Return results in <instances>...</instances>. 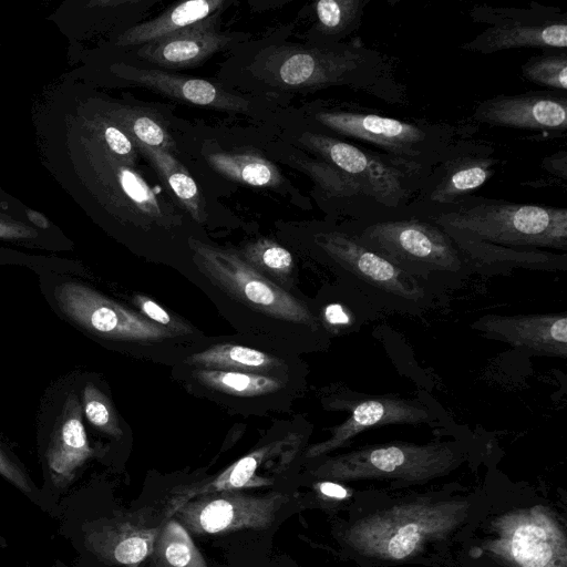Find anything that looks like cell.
Listing matches in <instances>:
<instances>
[{"mask_svg":"<svg viewBox=\"0 0 567 567\" xmlns=\"http://www.w3.org/2000/svg\"><path fill=\"white\" fill-rule=\"evenodd\" d=\"M272 83L292 89L344 85L386 104L405 105L406 87L398 80L389 56L362 43L280 49L268 58Z\"/></svg>","mask_w":567,"mask_h":567,"instance_id":"1","label":"cell"},{"mask_svg":"<svg viewBox=\"0 0 567 567\" xmlns=\"http://www.w3.org/2000/svg\"><path fill=\"white\" fill-rule=\"evenodd\" d=\"M425 219L446 234L515 249L567 251V209L468 197Z\"/></svg>","mask_w":567,"mask_h":567,"instance_id":"2","label":"cell"},{"mask_svg":"<svg viewBox=\"0 0 567 567\" xmlns=\"http://www.w3.org/2000/svg\"><path fill=\"white\" fill-rule=\"evenodd\" d=\"M422 282L434 295L462 285L470 268L452 238L436 224L421 217L354 221L344 229Z\"/></svg>","mask_w":567,"mask_h":567,"instance_id":"3","label":"cell"},{"mask_svg":"<svg viewBox=\"0 0 567 567\" xmlns=\"http://www.w3.org/2000/svg\"><path fill=\"white\" fill-rule=\"evenodd\" d=\"M468 508L464 501L395 505L355 522L346 530L344 542L368 557L403 560L426 543L447 536L463 523Z\"/></svg>","mask_w":567,"mask_h":567,"instance_id":"4","label":"cell"},{"mask_svg":"<svg viewBox=\"0 0 567 567\" xmlns=\"http://www.w3.org/2000/svg\"><path fill=\"white\" fill-rule=\"evenodd\" d=\"M315 244L359 299L377 310L417 316L432 305L430 289L347 230L320 231Z\"/></svg>","mask_w":567,"mask_h":567,"instance_id":"5","label":"cell"},{"mask_svg":"<svg viewBox=\"0 0 567 567\" xmlns=\"http://www.w3.org/2000/svg\"><path fill=\"white\" fill-rule=\"evenodd\" d=\"M313 120L332 133L373 146V151L425 174L440 163L462 130L447 123L405 121L364 110L321 109Z\"/></svg>","mask_w":567,"mask_h":567,"instance_id":"6","label":"cell"},{"mask_svg":"<svg viewBox=\"0 0 567 567\" xmlns=\"http://www.w3.org/2000/svg\"><path fill=\"white\" fill-rule=\"evenodd\" d=\"M300 142L320 159L355 179L386 219L410 217V206L429 174L393 157L322 133L305 132Z\"/></svg>","mask_w":567,"mask_h":567,"instance_id":"7","label":"cell"},{"mask_svg":"<svg viewBox=\"0 0 567 567\" xmlns=\"http://www.w3.org/2000/svg\"><path fill=\"white\" fill-rule=\"evenodd\" d=\"M461 462L462 454L452 443L392 442L327 458L311 475L330 481L382 478L416 483L445 475Z\"/></svg>","mask_w":567,"mask_h":567,"instance_id":"8","label":"cell"},{"mask_svg":"<svg viewBox=\"0 0 567 567\" xmlns=\"http://www.w3.org/2000/svg\"><path fill=\"white\" fill-rule=\"evenodd\" d=\"M188 241L200 270L229 295L274 318L319 329L318 318L303 302L262 276L237 252L195 238Z\"/></svg>","mask_w":567,"mask_h":567,"instance_id":"9","label":"cell"},{"mask_svg":"<svg viewBox=\"0 0 567 567\" xmlns=\"http://www.w3.org/2000/svg\"><path fill=\"white\" fill-rule=\"evenodd\" d=\"M474 22L487 27L462 50L492 54L517 48L567 51V13L560 8L530 2L528 8L474 6Z\"/></svg>","mask_w":567,"mask_h":567,"instance_id":"10","label":"cell"},{"mask_svg":"<svg viewBox=\"0 0 567 567\" xmlns=\"http://www.w3.org/2000/svg\"><path fill=\"white\" fill-rule=\"evenodd\" d=\"M485 141L460 137L424 179L410 206V216L425 218L471 197L497 172L499 159Z\"/></svg>","mask_w":567,"mask_h":567,"instance_id":"11","label":"cell"},{"mask_svg":"<svg viewBox=\"0 0 567 567\" xmlns=\"http://www.w3.org/2000/svg\"><path fill=\"white\" fill-rule=\"evenodd\" d=\"M289 501L290 495L282 492L248 494L241 491H220L189 499L174 516L194 535L262 530L274 524Z\"/></svg>","mask_w":567,"mask_h":567,"instance_id":"12","label":"cell"},{"mask_svg":"<svg viewBox=\"0 0 567 567\" xmlns=\"http://www.w3.org/2000/svg\"><path fill=\"white\" fill-rule=\"evenodd\" d=\"M493 526L487 548L513 567H567L565 533L546 508L507 513Z\"/></svg>","mask_w":567,"mask_h":567,"instance_id":"13","label":"cell"},{"mask_svg":"<svg viewBox=\"0 0 567 567\" xmlns=\"http://www.w3.org/2000/svg\"><path fill=\"white\" fill-rule=\"evenodd\" d=\"M54 293L61 310L94 333L143 342L161 341L175 334L83 284L65 281L56 287Z\"/></svg>","mask_w":567,"mask_h":567,"instance_id":"14","label":"cell"},{"mask_svg":"<svg viewBox=\"0 0 567 567\" xmlns=\"http://www.w3.org/2000/svg\"><path fill=\"white\" fill-rule=\"evenodd\" d=\"M299 444L298 436H286L248 453L214 476L174 487L164 508V520L172 518L181 506L196 496L274 485L277 476L293 461Z\"/></svg>","mask_w":567,"mask_h":567,"instance_id":"15","label":"cell"},{"mask_svg":"<svg viewBox=\"0 0 567 567\" xmlns=\"http://www.w3.org/2000/svg\"><path fill=\"white\" fill-rule=\"evenodd\" d=\"M331 409L349 413L348 419L330 430L331 436L311 445L306 457L313 458L347 444L363 431L390 424L431 423V410L417 400L395 394H365L344 390L330 403Z\"/></svg>","mask_w":567,"mask_h":567,"instance_id":"16","label":"cell"},{"mask_svg":"<svg viewBox=\"0 0 567 567\" xmlns=\"http://www.w3.org/2000/svg\"><path fill=\"white\" fill-rule=\"evenodd\" d=\"M162 525L158 514L151 506L116 512L92 522L85 528L84 546L107 565L138 567L152 555Z\"/></svg>","mask_w":567,"mask_h":567,"instance_id":"17","label":"cell"},{"mask_svg":"<svg viewBox=\"0 0 567 567\" xmlns=\"http://www.w3.org/2000/svg\"><path fill=\"white\" fill-rule=\"evenodd\" d=\"M472 117L488 126L564 134L567 131V92L547 90L496 95L480 102Z\"/></svg>","mask_w":567,"mask_h":567,"instance_id":"18","label":"cell"},{"mask_svg":"<svg viewBox=\"0 0 567 567\" xmlns=\"http://www.w3.org/2000/svg\"><path fill=\"white\" fill-rule=\"evenodd\" d=\"M471 328L536 355L567 358V315H485Z\"/></svg>","mask_w":567,"mask_h":567,"instance_id":"19","label":"cell"},{"mask_svg":"<svg viewBox=\"0 0 567 567\" xmlns=\"http://www.w3.org/2000/svg\"><path fill=\"white\" fill-rule=\"evenodd\" d=\"M102 182L110 186L114 199L142 223L174 226L181 216L175 206L155 192L131 166L102 148Z\"/></svg>","mask_w":567,"mask_h":567,"instance_id":"20","label":"cell"},{"mask_svg":"<svg viewBox=\"0 0 567 567\" xmlns=\"http://www.w3.org/2000/svg\"><path fill=\"white\" fill-rule=\"evenodd\" d=\"M112 69L124 80L186 103L233 112H245L249 109L247 100L204 79L176 75L155 69H141L123 63L115 64Z\"/></svg>","mask_w":567,"mask_h":567,"instance_id":"21","label":"cell"},{"mask_svg":"<svg viewBox=\"0 0 567 567\" xmlns=\"http://www.w3.org/2000/svg\"><path fill=\"white\" fill-rule=\"evenodd\" d=\"M93 455L82 422L78 396L70 393L58 416L47 450V462L55 487L66 486L76 471Z\"/></svg>","mask_w":567,"mask_h":567,"instance_id":"22","label":"cell"},{"mask_svg":"<svg viewBox=\"0 0 567 567\" xmlns=\"http://www.w3.org/2000/svg\"><path fill=\"white\" fill-rule=\"evenodd\" d=\"M449 236L465 258L471 274L506 275L518 268L545 271L567 269L566 252L506 248L455 235Z\"/></svg>","mask_w":567,"mask_h":567,"instance_id":"23","label":"cell"},{"mask_svg":"<svg viewBox=\"0 0 567 567\" xmlns=\"http://www.w3.org/2000/svg\"><path fill=\"white\" fill-rule=\"evenodd\" d=\"M218 13L199 25L142 45L143 60L165 68L197 64L226 47L229 38L214 30Z\"/></svg>","mask_w":567,"mask_h":567,"instance_id":"24","label":"cell"},{"mask_svg":"<svg viewBox=\"0 0 567 567\" xmlns=\"http://www.w3.org/2000/svg\"><path fill=\"white\" fill-rule=\"evenodd\" d=\"M223 0H192L178 3L153 20L136 24L118 35L121 47L146 44L195 28L217 14Z\"/></svg>","mask_w":567,"mask_h":567,"instance_id":"25","label":"cell"},{"mask_svg":"<svg viewBox=\"0 0 567 567\" xmlns=\"http://www.w3.org/2000/svg\"><path fill=\"white\" fill-rule=\"evenodd\" d=\"M164 179L181 206L198 223L206 220L205 200L188 171L169 153L134 142Z\"/></svg>","mask_w":567,"mask_h":567,"instance_id":"26","label":"cell"},{"mask_svg":"<svg viewBox=\"0 0 567 567\" xmlns=\"http://www.w3.org/2000/svg\"><path fill=\"white\" fill-rule=\"evenodd\" d=\"M186 362L197 369H216L250 373L279 371L284 362L257 349L231 343H217L192 354Z\"/></svg>","mask_w":567,"mask_h":567,"instance_id":"27","label":"cell"},{"mask_svg":"<svg viewBox=\"0 0 567 567\" xmlns=\"http://www.w3.org/2000/svg\"><path fill=\"white\" fill-rule=\"evenodd\" d=\"M150 558L152 567H208L189 533L173 517L163 522Z\"/></svg>","mask_w":567,"mask_h":567,"instance_id":"28","label":"cell"},{"mask_svg":"<svg viewBox=\"0 0 567 567\" xmlns=\"http://www.w3.org/2000/svg\"><path fill=\"white\" fill-rule=\"evenodd\" d=\"M207 162L223 176L252 187H276L282 182L278 168L257 155L210 153Z\"/></svg>","mask_w":567,"mask_h":567,"instance_id":"29","label":"cell"},{"mask_svg":"<svg viewBox=\"0 0 567 567\" xmlns=\"http://www.w3.org/2000/svg\"><path fill=\"white\" fill-rule=\"evenodd\" d=\"M193 377L213 391L244 398L269 394L284 386L277 378L250 372L196 369Z\"/></svg>","mask_w":567,"mask_h":567,"instance_id":"30","label":"cell"},{"mask_svg":"<svg viewBox=\"0 0 567 567\" xmlns=\"http://www.w3.org/2000/svg\"><path fill=\"white\" fill-rule=\"evenodd\" d=\"M105 116L117 124L132 140L172 154L175 142L165 126L148 112L127 105H111Z\"/></svg>","mask_w":567,"mask_h":567,"instance_id":"31","label":"cell"},{"mask_svg":"<svg viewBox=\"0 0 567 567\" xmlns=\"http://www.w3.org/2000/svg\"><path fill=\"white\" fill-rule=\"evenodd\" d=\"M370 0H320L313 4L319 34L339 40L354 33Z\"/></svg>","mask_w":567,"mask_h":567,"instance_id":"32","label":"cell"},{"mask_svg":"<svg viewBox=\"0 0 567 567\" xmlns=\"http://www.w3.org/2000/svg\"><path fill=\"white\" fill-rule=\"evenodd\" d=\"M522 73L536 85L567 92V51L548 50L532 56L522 65Z\"/></svg>","mask_w":567,"mask_h":567,"instance_id":"33","label":"cell"},{"mask_svg":"<svg viewBox=\"0 0 567 567\" xmlns=\"http://www.w3.org/2000/svg\"><path fill=\"white\" fill-rule=\"evenodd\" d=\"M99 144L115 158L135 166L137 147L133 140L105 115H95L86 123Z\"/></svg>","mask_w":567,"mask_h":567,"instance_id":"34","label":"cell"},{"mask_svg":"<svg viewBox=\"0 0 567 567\" xmlns=\"http://www.w3.org/2000/svg\"><path fill=\"white\" fill-rule=\"evenodd\" d=\"M245 260L256 270L260 269L276 277H288L293 269L291 254L269 239H258L246 246Z\"/></svg>","mask_w":567,"mask_h":567,"instance_id":"35","label":"cell"},{"mask_svg":"<svg viewBox=\"0 0 567 567\" xmlns=\"http://www.w3.org/2000/svg\"><path fill=\"white\" fill-rule=\"evenodd\" d=\"M83 411L86 419L101 432L120 439L123 434L115 411L105 394L93 383L83 389Z\"/></svg>","mask_w":567,"mask_h":567,"instance_id":"36","label":"cell"},{"mask_svg":"<svg viewBox=\"0 0 567 567\" xmlns=\"http://www.w3.org/2000/svg\"><path fill=\"white\" fill-rule=\"evenodd\" d=\"M134 301L145 318L157 323L174 333H183L189 331L190 328L176 318L172 317L164 308L148 297L137 295Z\"/></svg>","mask_w":567,"mask_h":567,"instance_id":"37","label":"cell"},{"mask_svg":"<svg viewBox=\"0 0 567 567\" xmlns=\"http://www.w3.org/2000/svg\"><path fill=\"white\" fill-rule=\"evenodd\" d=\"M0 474L24 493L32 491L31 482L23 471L1 447H0Z\"/></svg>","mask_w":567,"mask_h":567,"instance_id":"38","label":"cell"},{"mask_svg":"<svg viewBox=\"0 0 567 567\" xmlns=\"http://www.w3.org/2000/svg\"><path fill=\"white\" fill-rule=\"evenodd\" d=\"M38 236V231L22 223L0 218V239H31Z\"/></svg>","mask_w":567,"mask_h":567,"instance_id":"39","label":"cell"},{"mask_svg":"<svg viewBox=\"0 0 567 567\" xmlns=\"http://www.w3.org/2000/svg\"><path fill=\"white\" fill-rule=\"evenodd\" d=\"M327 322L332 326H346L350 322L348 312L340 305H330L324 310Z\"/></svg>","mask_w":567,"mask_h":567,"instance_id":"40","label":"cell"},{"mask_svg":"<svg viewBox=\"0 0 567 567\" xmlns=\"http://www.w3.org/2000/svg\"><path fill=\"white\" fill-rule=\"evenodd\" d=\"M316 489L330 498L343 499L348 496V492L341 485L330 481L316 484Z\"/></svg>","mask_w":567,"mask_h":567,"instance_id":"41","label":"cell"},{"mask_svg":"<svg viewBox=\"0 0 567 567\" xmlns=\"http://www.w3.org/2000/svg\"><path fill=\"white\" fill-rule=\"evenodd\" d=\"M27 216L39 228L47 229L50 226L49 219L37 210L27 209Z\"/></svg>","mask_w":567,"mask_h":567,"instance_id":"42","label":"cell"}]
</instances>
